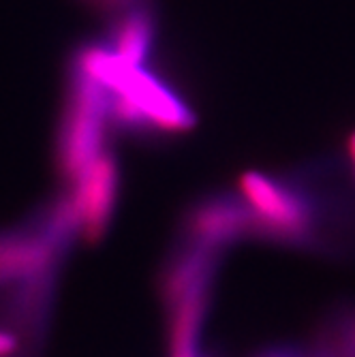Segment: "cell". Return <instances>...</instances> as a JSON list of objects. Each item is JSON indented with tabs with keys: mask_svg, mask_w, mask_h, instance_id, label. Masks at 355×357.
<instances>
[{
	"mask_svg": "<svg viewBox=\"0 0 355 357\" xmlns=\"http://www.w3.org/2000/svg\"><path fill=\"white\" fill-rule=\"evenodd\" d=\"M77 240V218L69 192L58 195L20 227L0 231V291L58 278Z\"/></svg>",
	"mask_w": 355,
	"mask_h": 357,
	"instance_id": "cell-1",
	"label": "cell"
},
{
	"mask_svg": "<svg viewBox=\"0 0 355 357\" xmlns=\"http://www.w3.org/2000/svg\"><path fill=\"white\" fill-rule=\"evenodd\" d=\"M238 192L255 218V238L294 248H310L319 231V204L294 180L244 172Z\"/></svg>",
	"mask_w": 355,
	"mask_h": 357,
	"instance_id": "cell-2",
	"label": "cell"
},
{
	"mask_svg": "<svg viewBox=\"0 0 355 357\" xmlns=\"http://www.w3.org/2000/svg\"><path fill=\"white\" fill-rule=\"evenodd\" d=\"M195 120L182 96L144 67H128L109 92V124L128 135H182L195 126Z\"/></svg>",
	"mask_w": 355,
	"mask_h": 357,
	"instance_id": "cell-3",
	"label": "cell"
},
{
	"mask_svg": "<svg viewBox=\"0 0 355 357\" xmlns=\"http://www.w3.org/2000/svg\"><path fill=\"white\" fill-rule=\"evenodd\" d=\"M109 126V90L71 69L56 142V165L64 180L73 182L105 150Z\"/></svg>",
	"mask_w": 355,
	"mask_h": 357,
	"instance_id": "cell-4",
	"label": "cell"
},
{
	"mask_svg": "<svg viewBox=\"0 0 355 357\" xmlns=\"http://www.w3.org/2000/svg\"><path fill=\"white\" fill-rule=\"evenodd\" d=\"M120 178L118 156L105 148L73 182H69V199L77 218L80 242L94 246L105 238L120 197Z\"/></svg>",
	"mask_w": 355,
	"mask_h": 357,
	"instance_id": "cell-5",
	"label": "cell"
},
{
	"mask_svg": "<svg viewBox=\"0 0 355 357\" xmlns=\"http://www.w3.org/2000/svg\"><path fill=\"white\" fill-rule=\"evenodd\" d=\"M182 244L220 252L255 238V218L240 192H212L192 204L182 220Z\"/></svg>",
	"mask_w": 355,
	"mask_h": 357,
	"instance_id": "cell-6",
	"label": "cell"
},
{
	"mask_svg": "<svg viewBox=\"0 0 355 357\" xmlns=\"http://www.w3.org/2000/svg\"><path fill=\"white\" fill-rule=\"evenodd\" d=\"M154 39H156V20L152 9L135 3L112 26L107 45L126 67H144L152 54Z\"/></svg>",
	"mask_w": 355,
	"mask_h": 357,
	"instance_id": "cell-7",
	"label": "cell"
},
{
	"mask_svg": "<svg viewBox=\"0 0 355 357\" xmlns=\"http://www.w3.org/2000/svg\"><path fill=\"white\" fill-rule=\"evenodd\" d=\"M22 336L17 332L7 330L5 326H0V357H17L22 353Z\"/></svg>",
	"mask_w": 355,
	"mask_h": 357,
	"instance_id": "cell-8",
	"label": "cell"
},
{
	"mask_svg": "<svg viewBox=\"0 0 355 357\" xmlns=\"http://www.w3.org/2000/svg\"><path fill=\"white\" fill-rule=\"evenodd\" d=\"M259 357H319V355L317 353H304L298 349H272V351L262 353Z\"/></svg>",
	"mask_w": 355,
	"mask_h": 357,
	"instance_id": "cell-9",
	"label": "cell"
},
{
	"mask_svg": "<svg viewBox=\"0 0 355 357\" xmlns=\"http://www.w3.org/2000/svg\"><path fill=\"white\" fill-rule=\"evenodd\" d=\"M347 152H349V163H351V169H353V176H355V131L347 139Z\"/></svg>",
	"mask_w": 355,
	"mask_h": 357,
	"instance_id": "cell-10",
	"label": "cell"
}]
</instances>
